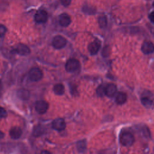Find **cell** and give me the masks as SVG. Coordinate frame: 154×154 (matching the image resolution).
<instances>
[{
	"label": "cell",
	"instance_id": "26",
	"mask_svg": "<svg viewBox=\"0 0 154 154\" xmlns=\"http://www.w3.org/2000/svg\"><path fill=\"white\" fill-rule=\"evenodd\" d=\"M4 133H3L2 131H0V139L4 137Z\"/></svg>",
	"mask_w": 154,
	"mask_h": 154
},
{
	"label": "cell",
	"instance_id": "20",
	"mask_svg": "<svg viewBox=\"0 0 154 154\" xmlns=\"http://www.w3.org/2000/svg\"><path fill=\"white\" fill-rule=\"evenodd\" d=\"M7 116V112L6 110L4 108L0 106V117L4 118V117H6Z\"/></svg>",
	"mask_w": 154,
	"mask_h": 154
},
{
	"label": "cell",
	"instance_id": "2",
	"mask_svg": "<svg viewBox=\"0 0 154 154\" xmlns=\"http://www.w3.org/2000/svg\"><path fill=\"white\" fill-rule=\"evenodd\" d=\"M28 75L31 81H38L42 79L43 77V73L39 68L34 67L30 69Z\"/></svg>",
	"mask_w": 154,
	"mask_h": 154
},
{
	"label": "cell",
	"instance_id": "14",
	"mask_svg": "<svg viewBox=\"0 0 154 154\" xmlns=\"http://www.w3.org/2000/svg\"><path fill=\"white\" fill-rule=\"evenodd\" d=\"M126 99H127L126 94L123 92H119L116 95V100L118 104H120V105L123 104L126 101Z\"/></svg>",
	"mask_w": 154,
	"mask_h": 154
},
{
	"label": "cell",
	"instance_id": "10",
	"mask_svg": "<svg viewBox=\"0 0 154 154\" xmlns=\"http://www.w3.org/2000/svg\"><path fill=\"white\" fill-rule=\"evenodd\" d=\"M22 131L18 126L13 127L10 131V135L13 139H18L20 137Z\"/></svg>",
	"mask_w": 154,
	"mask_h": 154
},
{
	"label": "cell",
	"instance_id": "5",
	"mask_svg": "<svg viewBox=\"0 0 154 154\" xmlns=\"http://www.w3.org/2000/svg\"><path fill=\"white\" fill-rule=\"evenodd\" d=\"M49 108V104L45 100H38L35 103V110L40 114H43L46 112Z\"/></svg>",
	"mask_w": 154,
	"mask_h": 154
},
{
	"label": "cell",
	"instance_id": "9",
	"mask_svg": "<svg viewBox=\"0 0 154 154\" xmlns=\"http://www.w3.org/2000/svg\"><path fill=\"white\" fill-rule=\"evenodd\" d=\"M48 19V13L45 10H40L35 14V20L38 23H44Z\"/></svg>",
	"mask_w": 154,
	"mask_h": 154
},
{
	"label": "cell",
	"instance_id": "11",
	"mask_svg": "<svg viewBox=\"0 0 154 154\" xmlns=\"http://www.w3.org/2000/svg\"><path fill=\"white\" fill-rule=\"evenodd\" d=\"M60 24L63 26H67L71 22L70 16L66 13L61 14L59 17Z\"/></svg>",
	"mask_w": 154,
	"mask_h": 154
},
{
	"label": "cell",
	"instance_id": "16",
	"mask_svg": "<svg viewBox=\"0 0 154 154\" xmlns=\"http://www.w3.org/2000/svg\"><path fill=\"white\" fill-rule=\"evenodd\" d=\"M54 91L56 94L61 95L64 93V87L61 84H57L54 87Z\"/></svg>",
	"mask_w": 154,
	"mask_h": 154
},
{
	"label": "cell",
	"instance_id": "23",
	"mask_svg": "<svg viewBox=\"0 0 154 154\" xmlns=\"http://www.w3.org/2000/svg\"><path fill=\"white\" fill-rule=\"evenodd\" d=\"M70 2H71V0H61V4L66 7L69 5L70 4Z\"/></svg>",
	"mask_w": 154,
	"mask_h": 154
},
{
	"label": "cell",
	"instance_id": "24",
	"mask_svg": "<svg viewBox=\"0 0 154 154\" xmlns=\"http://www.w3.org/2000/svg\"><path fill=\"white\" fill-rule=\"evenodd\" d=\"M149 19L150 21L153 23H154V11H152L150 14H149Z\"/></svg>",
	"mask_w": 154,
	"mask_h": 154
},
{
	"label": "cell",
	"instance_id": "1",
	"mask_svg": "<svg viewBox=\"0 0 154 154\" xmlns=\"http://www.w3.org/2000/svg\"><path fill=\"white\" fill-rule=\"evenodd\" d=\"M120 142L124 146H130L134 142V137L129 132H123L120 135Z\"/></svg>",
	"mask_w": 154,
	"mask_h": 154
},
{
	"label": "cell",
	"instance_id": "17",
	"mask_svg": "<svg viewBox=\"0 0 154 154\" xmlns=\"http://www.w3.org/2000/svg\"><path fill=\"white\" fill-rule=\"evenodd\" d=\"M18 94H19V96L23 99H27L29 96V93L28 91L23 89L19 90L18 92Z\"/></svg>",
	"mask_w": 154,
	"mask_h": 154
},
{
	"label": "cell",
	"instance_id": "22",
	"mask_svg": "<svg viewBox=\"0 0 154 154\" xmlns=\"http://www.w3.org/2000/svg\"><path fill=\"white\" fill-rule=\"evenodd\" d=\"M104 88L105 87H103L102 86H100V87L98 88L97 90V93L98 94L102 96L103 94H105V91H104Z\"/></svg>",
	"mask_w": 154,
	"mask_h": 154
},
{
	"label": "cell",
	"instance_id": "4",
	"mask_svg": "<svg viewBox=\"0 0 154 154\" xmlns=\"http://www.w3.org/2000/svg\"><path fill=\"white\" fill-rule=\"evenodd\" d=\"M67 41L64 37L61 35L55 36L52 40V45L56 49H61L64 47Z\"/></svg>",
	"mask_w": 154,
	"mask_h": 154
},
{
	"label": "cell",
	"instance_id": "15",
	"mask_svg": "<svg viewBox=\"0 0 154 154\" xmlns=\"http://www.w3.org/2000/svg\"><path fill=\"white\" fill-rule=\"evenodd\" d=\"M141 101L142 104L147 107H150L153 104V101L151 97L148 95H144L141 97Z\"/></svg>",
	"mask_w": 154,
	"mask_h": 154
},
{
	"label": "cell",
	"instance_id": "25",
	"mask_svg": "<svg viewBox=\"0 0 154 154\" xmlns=\"http://www.w3.org/2000/svg\"><path fill=\"white\" fill-rule=\"evenodd\" d=\"M40 154H51V153L48 150H43L42 151Z\"/></svg>",
	"mask_w": 154,
	"mask_h": 154
},
{
	"label": "cell",
	"instance_id": "3",
	"mask_svg": "<svg viewBox=\"0 0 154 154\" xmlns=\"http://www.w3.org/2000/svg\"><path fill=\"white\" fill-rule=\"evenodd\" d=\"M80 66L79 62L75 58L69 59L66 64V69L67 72H73L77 70Z\"/></svg>",
	"mask_w": 154,
	"mask_h": 154
},
{
	"label": "cell",
	"instance_id": "8",
	"mask_svg": "<svg viewBox=\"0 0 154 154\" xmlns=\"http://www.w3.org/2000/svg\"><path fill=\"white\" fill-rule=\"evenodd\" d=\"M105 94L108 97H112L115 95L117 91L116 85L112 83L107 84L104 88Z\"/></svg>",
	"mask_w": 154,
	"mask_h": 154
},
{
	"label": "cell",
	"instance_id": "28",
	"mask_svg": "<svg viewBox=\"0 0 154 154\" xmlns=\"http://www.w3.org/2000/svg\"><path fill=\"white\" fill-rule=\"evenodd\" d=\"M153 6H154V3H153Z\"/></svg>",
	"mask_w": 154,
	"mask_h": 154
},
{
	"label": "cell",
	"instance_id": "27",
	"mask_svg": "<svg viewBox=\"0 0 154 154\" xmlns=\"http://www.w3.org/2000/svg\"><path fill=\"white\" fill-rule=\"evenodd\" d=\"M1 87V80H0V88Z\"/></svg>",
	"mask_w": 154,
	"mask_h": 154
},
{
	"label": "cell",
	"instance_id": "6",
	"mask_svg": "<svg viewBox=\"0 0 154 154\" xmlns=\"http://www.w3.org/2000/svg\"><path fill=\"white\" fill-rule=\"evenodd\" d=\"M52 126L54 129L58 131H61L66 128V122L64 119L61 118H57L53 121Z\"/></svg>",
	"mask_w": 154,
	"mask_h": 154
},
{
	"label": "cell",
	"instance_id": "18",
	"mask_svg": "<svg viewBox=\"0 0 154 154\" xmlns=\"http://www.w3.org/2000/svg\"><path fill=\"white\" fill-rule=\"evenodd\" d=\"M99 24L101 28L105 27L107 24V20H106V17L104 16H100L98 20Z\"/></svg>",
	"mask_w": 154,
	"mask_h": 154
},
{
	"label": "cell",
	"instance_id": "12",
	"mask_svg": "<svg viewBox=\"0 0 154 154\" xmlns=\"http://www.w3.org/2000/svg\"><path fill=\"white\" fill-rule=\"evenodd\" d=\"M17 54L22 55H26L30 52L29 48L23 44H19L16 46V49L14 50Z\"/></svg>",
	"mask_w": 154,
	"mask_h": 154
},
{
	"label": "cell",
	"instance_id": "19",
	"mask_svg": "<svg viewBox=\"0 0 154 154\" xmlns=\"http://www.w3.org/2000/svg\"><path fill=\"white\" fill-rule=\"evenodd\" d=\"M78 150L80 152H83L85 149V146H86V144H85V141L84 140L83 141H81L78 143Z\"/></svg>",
	"mask_w": 154,
	"mask_h": 154
},
{
	"label": "cell",
	"instance_id": "7",
	"mask_svg": "<svg viewBox=\"0 0 154 154\" xmlns=\"http://www.w3.org/2000/svg\"><path fill=\"white\" fill-rule=\"evenodd\" d=\"M141 51L145 54L152 53L154 51V44L149 41L144 42L141 46Z\"/></svg>",
	"mask_w": 154,
	"mask_h": 154
},
{
	"label": "cell",
	"instance_id": "13",
	"mask_svg": "<svg viewBox=\"0 0 154 154\" xmlns=\"http://www.w3.org/2000/svg\"><path fill=\"white\" fill-rule=\"evenodd\" d=\"M100 49V43L98 42H93L89 44L88 46V49L90 53L92 55L96 54Z\"/></svg>",
	"mask_w": 154,
	"mask_h": 154
},
{
	"label": "cell",
	"instance_id": "21",
	"mask_svg": "<svg viewBox=\"0 0 154 154\" xmlns=\"http://www.w3.org/2000/svg\"><path fill=\"white\" fill-rule=\"evenodd\" d=\"M7 31V29L4 25H0V37L3 36Z\"/></svg>",
	"mask_w": 154,
	"mask_h": 154
}]
</instances>
